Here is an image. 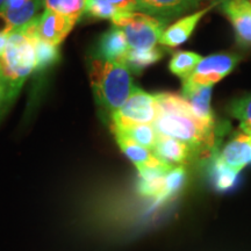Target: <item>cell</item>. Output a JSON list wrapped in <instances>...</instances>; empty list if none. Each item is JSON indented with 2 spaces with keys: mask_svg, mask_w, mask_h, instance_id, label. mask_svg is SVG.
Instances as JSON below:
<instances>
[{
  "mask_svg": "<svg viewBox=\"0 0 251 251\" xmlns=\"http://www.w3.org/2000/svg\"><path fill=\"white\" fill-rule=\"evenodd\" d=\"M186 183V170L184 166H176L165 176V190L163 193L161 205L170 201L183 190Z\"/></svg>",
  "mask_w": 251,
  "mask_h": 251,
  "instance_id": "obj_23",
  "label": "cell"
},
{
  "mask_svg": "<svg viewBox=\"0 0 251 251\" xmlns=\"http://www.w3.org/2000/svg\"><path fill=\"white\" fill-rule=\"evenodd\" d=\"M213 86H187L181 87V96L187 100L198 120L207 127L218 128L214 112L212 109Z\"/></svg>",
  "mask_w": 251,
  "mask_h": 251,
  "instance_id": "obj_8",
  "label": "cell"
},
{
  "mask_svg": "<svg viewBox=\"0 0 251 251\" xmlns=\"http://www.w3.org/2000/svg\"><path fill=\"white\" fill-rule=\"evenodd\" d=\"M211 1H212V4H213V5H216V6H219L220 4H222V2L227 1V0H211Z\"/></svg>",
  "mask_w": 251,
  "mask_h": 251,
  "instance_id": "obj_30",
  "label": "cell"
},
{
  "mask_svg": "<svg viewBox=\"0 0 251 251\" xmlns=\"http://www.w3.org/2000/svg\"><path fill=\"white\" fill-rule=\"evenodd\" d=\"M5 1H6V0H0V11H1V8H2V6H4Z\"/></svg>",
  "mask_w": 251,
  "mask_h": 251,
  "instance_id": "obj_31",
  "label": "cell"
},
{
  "mask_svg": "<svg viewBox=\"0 0 251 251\" xmlns=\"http://www.w3.org/2000/svg\"><path fill=\"white\" fill-rule=\"evenodd\" d=\"M228 112L231 117L240 120L241 130L251 134V92L234 99L229 103Z\"/></svg>",
  "mask_w": 251,
  "mask_h": 251,
  "instance_id": "obj_21",
  "label": "cell"
},
{
  "mask_svg": "<svg viewBox=\"0 0 251 251\" xmlns=\"http://www.w3.org/2000/svg\"><path fill=\"white\" fill-rule=\"evenodd\" d=\"M219 6L233 26L237 45L251 48V0H227Z\"/></svg>",
  "mask_w": 251,
  "mask_h": 251,
  "instance_id": "obj_6",
  "label": "cell"
},
{
  "mask_svg": "<svg viewBox=\"0 0 251 251\" xmlns=\"http://www.w3.org/2000/svg\"><path fill=\"white\" fill-rule=\"evenodd\" d=\"M202 57L193 51H176L169 62V70L181 80H186L193 74Z\"/></svg>",
  "mask_w": 251,
  "mask_h": 251,
  "instance_id": "obj_19",
  "label": "cell"
},
{
  "mask_svg": "<svg viewBox=\"0 0 251 251\" xmlns=\"http://www.w3.org/2000/svg\"><path fill=\"white\" fill-rule=\"evenodd\" d=\"M9 34H11V33H9ZM9 34H0V58L2 57V55H4L6 48H7Z\"/></svg>",
  "mask_w": 251,
  "mask_h": 251,
  "instance_id": "obj_28",
  "label": "cell"
},
{
  "mask_svg": "<svg viewBox=\"0 0 251 251\" xmlns=\"http://www.w3.org/2000/svg\"><path fill=\"white\" fill-rule=\"evenodd\" d=\"M108 2L114 6L121 14L137 11V0H108Z\"/></svg>",
  "mask_w": 251,
  "mask_h": 251,
  "instance_id": "obj_26",
  "label": "cell"
},
{
  "mask_svg": "<svg viewBox=\"0 0 251 251\" xmlns=\"http://www.w3.org/2000/svg\"><path fill=\"white\" fill-rule=\"evenodd\" d=\"M218 156L229 169L240 174L246 166L251 165V134L242 130L235 133L218 151Z\"/></svg>",
  "mask_w": 251,
  "mask_h": 251,
  "instance_id": "obj_7",
  "label": "cell"
},
{
  "mask_svg": "<svg viewBox=\"0 0 251 251\" xmlns=\"http://www.w3.org/2000/svg\"><path fill=\"white\" fill-rule=\"evenodd\" d=\"M241 61V56L231 52H219L203 57L196 70L183 85L187 86H213L234 71Z\"/></svg>",
  "mask_w": 251,
  "mask_h": 251,
  "instance_id": "obj_5",
  "label": "cell"
},
{
  "mask_svg": "<svg viewBox=\"0 0 251 251\" xmlns=\"http://www.w3.org/2000/svg\"><path fill=\"white\" fill-rule=\"evenodd\" d=\"M36 50V67L35 71H43L52 64L57 63L61 58L57 46L51 45L41 39H37L35 42Z\"/></svg>",
  "mask_w": 251,
  "mask_h": 251,
  "instance_id": "obj_24",
  "label": "cell"
},
{
  "mask_svg": "<svg viewBox=\"0 0 251 251\" xmlns=\"http://www.w3.org/2000/svg\"><path fill=\"white\" fill-rule=\"evenodd\" d=\"M77 24L74 19L65 17L57 12L45 9L40 15L39 35L40 39L54 46H59Z\"/></svg>",
  "mask_w": 251,
  "mask_h": 251,
  "instance_id": "obj_9",
  "label": "cell"
},
{
  "mask_svg": "<svg viewBox=\"0 0 251 251\" xmlns=\"http://www.w3.org/2000/svg\"><path fill=\"white\" fill-rule=\"evenodd\" d=\"M152 152L163 163L171 166V168L184 166L192 157L196 156L193 150L186 143L181 142L179 140L172 139V137L162 136V135H158V139H157V143Z\"/></svg>",
  "mask_w": 251,
  "mask_h": 251,
  "instance_id": "obj_14",
  "label": "cell"
},
{
  "mask_svg": "<svg viewBox=\"0 0 251 251\" xmlns=\"http://www.w3.org/2000/svg\"><path fill=\"white\" fill-rule=\"evenodd\" d=\"M46 9L78 21L85 12L86 0H43Z\"/></svg>",
  "mask_w": 251,
  "mask_h": 251,
  "instance_id": "obj_22",
  "label": "cell"
},
{
  "mask_svg": "<svg viewBox=\"0 0 251 251\" xmlns=\"http://www.w3.org/2000/svg\"><path fill=\"white\" fill-rule=\"evenodd\" d=\"M87 18L97 20H113L117 15L121 14L114 6L108 2V0H86L85 12Z\"/></svg>",
  "mask_w": 251,
  "mask_h": 251,
  "instance_id": "obj_25",
  "label": "cell"
},
{
  "mask_svg": "<svg viewBox=\"0 0 251 251\" xmlns=\"http://www.w3.org/2000/svg\"><path fill=\"white\" fill-rule=\"evenodd\" d=\"M170 170L165 169H144L139 171L137 191L141 196L151 198L156 205H161L165 190V176Z\"/></svg>",
  "mask_w": 251,
  "mask_h": 251,
  "instance_id": "obj_15",
  "label": "cell"
},
{
  "mask_svg": "<svg viewBox=\"0 0 251 251\" xmlns=\"http://www.w3.org/2000/svg\"><path fill=\"white\" fill-rule=\"evenodd\" d=\"M128 50H129V45L125 33L120 28L113 26L100 37L96 57L103 61L125 64Z\"/></svg>",
  "mask_w": 251,
  "mask_h": 251,
  "instance_id": "obj_13",
  "label": "cell"
},
{
  "mask_svg": "<svg viewBox=\"0 0 251 251\" xmlns=\"http://www.w3.org/2000/svg\"><path fill=\"white\" fill-rule=\"evenodd\" d=\"M155 96L157 102H158L159 112L181 114L185 115V117L194 119V120H198L192 111V107L183 96L170 92L157 93Z\"/></svg>",
  "mask_w": 251,
  "mask_h": 251,
  "instance_id": "obj_20",
  "label": "cell"
},
{
  "mask_svg": "<svg viewBox=\"0 0 251 251\" xmlns=\"http://www.w3.org/2000/svg\"><path fill=\"white\" fill-rule=\"evenodd\" d=\"M159 107L155 94L135 87L125 105L111 114V127L125 128L131 125H153L158 117Z\"/></svg>",
  "mask_w": 251,
  "mask_h": 251,
  "instance_id": "obj_4",
  "label": "cell"
},
{
  "mask_svg": "<svg viewBox=\"0 0 251 251\" xmlns=\"http://www.w3.org/2000/svg\"><path fill=\"white\" fill-rule=\"evenodd\" d=\"M90 79L97 103L111 114L125 105L135 89L126 64L97 57L90 63Z\"/></svg>",
  "mask_w": 251,
  "mask_h": 251,
  "instance_id": "obj_2",
  "label": "cell"
},
{
  "mask_svg": "<svg viewBox=\"0 0 251 251\" xmlns=\"http://www.w3.org/2000/svg\"><path fill=\"white\" fill-rule=\"evenodd\" d=\"M33 0H6L1 9H20L29 5Z\"/></svg>",
  "mask_w": 251,
  "mask_h": 251,
  "instance_id": "obj_27",
  "label": "cell"
},
{
  "mask_svg": "<svg viewBox=\"0 0 251 251\" xmlns=\"http://www.w3.org/2000/svg\"><path fill=\"white\" fill-rule=\"evenodd\" d=\"M114 136L121 151L136 166L137 171L144 170V169H165V170L174 169L163 163L151 150L146 148V147L141 146V144L128 139L124 135L114 134Z\"/></svg>",
  "mask_w": 251,
  "mask_h": 251,
  "instance_id": "obj_11",
  "label": "cell"
},
{
  "mask_svg": "<svg viewBox=\"0 0 251 251\" xmlns=\"http://www.w3.org/2000/svg\"><path fill=\"white\" fill-rule=\"evenodd\" d=\"M218 151L219 150H216L211 156L209 175H211L213 186H214L215 190L219 191V192H227V191H230L235 186L240 174L233 171L227 165L224 164L221 159L219 158Z\"/></svg>",
  "mask_w": 251,
  "mask_h": 251,
  "instance_id": "obj_16",
  "label": "cell"
},
{
  "mask_svg": "<svg viewBox=\"0 0 251 251\" xmlns=\"http://www.w3.org/2000/svg\"><path fill=\"white\" fill-rule=\"evenodd\" d=\"M200 2L201 0H137V11L169 20L191 11Z\"/></svg>",
  "mask_w": 251,
  "mask_h": 251,
  "instance_id": "obj_12",
  "label": "cell"
},
{
  "mask_svg": "<svg viewBox=\"0 0 251 251\" xmlns=\"http://www.w3.org/2000/svg\"><path fill=\"white\" fill-rule=\"evenodd\" d=\"M215 6L216 5L211 4L208 7L180 18L179 20L172 24L170 27L166 28L164 33L162 34L159 43L165 47H169V48H176V47L183 45L192 35L199 21Z\"/></svg>",
  "mask_w": 251,
  "mask_h": 251,
  "instance_id": "obj_10",
  "label": "cell"
},
{
  "mask_svg": "<svg viewBox=\"0 0 251 251\" xmlns=\"http://www.w3.org/2000/svg\"><path fill=\"white\" fill-rule=\"evenodd\" d=\"M40 15L9 34L4 55L0 58V80L14 99L36 67L35 42L39 35Z\"/></svg>",
  "mask_w": 251,
  "mask_h": 251,
  "instance_id": "obj_1",
  "label": "cell"
},
{
  "mask_svg": "<svg viewBox=\"0 0 251 251\" xmlns=\"http://www.w3.org/2000/svg\"><path fill=\"white\" fill-rule=\"evenodd\" d=\"M7 99H11L7 87H6L5 84L0 80V105H1L2 102H5Z\"/></svg>",
  "mask_w": 251,
  "mask_h": 251,
  "instance_id": "obj_29",
  "label": "cell"
},
{
  "mask_svg": "<svg viewBox=\"0 0 251 251\" xmlns=\"http://www.w3.org/2000/svg\"><path fill=\"white\" fill-rule=\"evenodd\" d=\"M168 20L141 13L119 14L112 20L113 26L120 28L125 33L130 49L155 48L165 30Z\"/></svg>",
  "mask_w": 251,
  "mask_h": 251,
  "instance_id": "obj_3",
  "label": "cell"
},
{
  "mask_svg": "<svg viewBox=\"0 0 251 251\" xmlns=\"http://www.w3.org/2000/svg\"><path fill=\"white\" fill-rule=\"evenodd\" d=\"M164 51L159 48L151 49H130L126 55L125 64L129 71L139 74L146 68L161 61Z\"/></svg>",
  "mask_w": 251,
  "mask_h": 251,
  "instance_id": "obj_18",
  "label": "cell"
},
{
  "mask_svg": "<svg viewBox=\"0 0 251 251\" xmlns=\"http://www.w3.org/2000/svg\"><path fill=\"white\" fill-rule=\"evenodd\" d=\"M111 129L113 134L124 135L141 146L150 149L151 151L155 148L157 139H158V134L153 125H131L125 128L111 127Z\"/></svg>",
  "mask_w": 251,
  "mask_h": 251,
  "instance_id": "obj_17",
  "label": "cell"
}]
</instances>
